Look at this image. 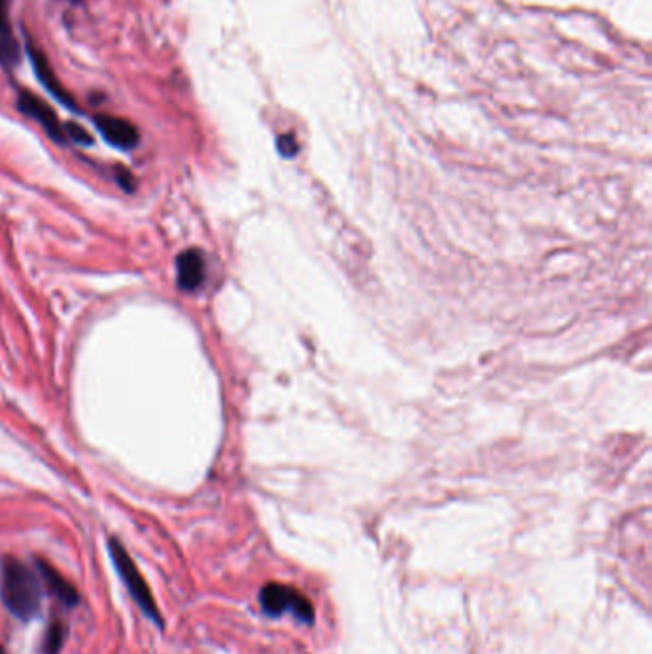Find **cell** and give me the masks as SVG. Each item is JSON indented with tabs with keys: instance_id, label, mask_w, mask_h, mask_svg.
<instances>
[{
	"instance_id": "cell-1",
	"label": "cell",
	"mask_w": 652,
	"mask_h": 654,
	"mask_svg": "<svg viewBox=\"0 0 652 654\" xmlns=\"http://www.w3.org/2000/svg\"><path fill=\"white\" fill-rule=\"evenodd\" d=\"M0 597L6 609L21 620H31L41 610V585L31 568L14 557H4L0 562Z\"/></svg>"
},
{
	"instance_id": "cell-2",
	"label": "cell",
	"mask_w": 652,
	"mask_h": 654,
	"mask_svg": "<svg viewBox=\"0 0 652 654\" xmlns=\"http://www.w3.org/2000/svg\"><path fill=\"white\" fill-rule=\"evenodd\" d=\"M110 555H111V560H113L117 572H119L123 584L126 585L128 593L133 595V599L136 601V605L140 607V610L146 614V617L151 622H155L161 627L163 625L161 612H159L158 603H155V599L150 592L146 580H143L140 570L136 568L134 560L130 559V555L126 553V549L115 538L110 540Z\"/></svg>"
},
{
	"instance_id": "cell-3",
	"label": "cell",
	"mask_w": 652,
	"mask_h": 654,
	"mask_svg": "<svg viewBox=\"0 0 652 654\" xmlns=\"http://www.w3.org/2000/svg\"><path fill=\"white\" fill-rule=\"evenodd\" d=\"M260 607L268 617H281L291 612L297 620L305 624L314 622V607L310 599L291 585L270 582L260 590Z\"/></svg>"
},
{
	"instance_id": "cell-4",
	"label": "cell",
	"mask_w": 652,
	"mask_h": 654,
	"mask_svg": "<svg viewBox=\"0 0 652 654\" xmlns=\"http://www.w3.org/2000/svg\"><path fill=\"white\" fill-rule=\"evenodd\" d=\"M25 54H28V58L31 61V68L37 75V81L45 86V90H48L50 96L54 100H58L61 106H65L69 111L81 113L75 98L60 83V78L56 77V71H54V68H52V63L48 61L46 54L41 48H37L35 43H31V38H28V43H25Z\"/></svg>"
},
{
	"instance_id": "cell-5",
	"label": "cell",
	"mask_w": 652,
	"mask_h": 654,
	"mask_svg": "<svg viewBox=\"0 0 652 654\" xmlns=\"http://www.w3.org/2000/svg\"><path fill=\"white\" fill-rule=\"evenodd\" d=\"M16 108L25 117H29V119H33V121H37L38 125H41L50 140H54L56 143L68 142V136H65V133H63V125L60 123L56 111L52 110V106H48V103L43 98H38L37 94L29 93V90L20 88Z\"/></svg>"
},
{
	"instance_id": "cell-6",
	"label": "cell",
	"mask_w": 652,
	"mask_h": 654,
	"mask_svg": "<svg viewBox=\"0 0 652 654\" xmlns=\"http://www.w3.org/2000/svg\"><path fill=\"white\" fill-rule=\"evenodd\" d=\"M93 123L98 128L102 138L117 150L130 151L140 143L138 128L128 119H123V117H115L110 113H98L93 117Z\"/></svg>"
},
{
	"instance_id": "cell-7",
	"label": "cell",
	"mask_w": 652,
	"mask_h": 654,
	"mask_svg": "<svg viewBox=\"0 0 652 654\" xmlns=\"http://www.w3.org/2000/svg\"><path fill=\"white\" fill-rule=\"evenodd\" d=\"M205 282V258L198 249L182 251L176 257V283L182 291H198Z\"/></svg>"
},
{
	"instance_id": "cell-8",
	"label": "cell",
	"mask_w": 652,
	"mask_h": 654,
	"mask_svg": "<svg viewBox=\"0 0 652 654\" xmlns=\"http://www.w3.org/2000/svg\"><path fill=\"white\" fill-rule=\"evenodd\" d=\"M10 0H0V68L12 73L21 61L20 41L8 18Z\"/></svg>"
},
{
	"instance_id": "cell-9",
	"label": "cell",
	"mask_w": 652,
	"mask_h": 654,
	"mask_svg": "<svg viewBox=\"0 0 652 654\" xmlns=\"http://www.w3.org/2000/svg\"><path fill=\"white\" fill-rule=\"evenodd\" d=\"M38 570H41L48 590L54 593L63 605L75 607L77 603H79V593H77L73 584L65 580L54 567H50L45 560H38Z\"/></svg>"
},
{
	"instance_id": "cell-10",
	"label": "cell",
	"mask_w": 652,
	"mask_h": 654,
	"mask_svg": "<svg viewBox=\"0 0 652 654\" xmlns=\"http://www.w3.org/2000/svg\"><path fill=\"white\" fill-rule=\"evenodd\" d=\"M63 133H65V136H68V140L79 143V146H93V143H94L93 135H90L85 127H81L79 123H75V121L65 123Z\"/></svg>"
},
{
	"instance_id": "cell-11",
	"label": "cell",
	"mask_w": 652,
	"mask_h": 654,
	"mask_svg": "<svg viewBox=\"0 0 652 654\" xmlns=\"http://www.w3.org/2000/svg\"><path fill=\"white\" fill-rule=\"evenodd\" d=\"M63 643V624L56 622L54 625L50 627V632L46 635V650L48 654H56L60 650Z\"/></svg>"
},
{
	"instance_id": "cell-12",
	"label": "cell",
	"mask_w": 652,
	"mask_h": 654,
	"mask_svg": "<svg viewBox=\"0 0 652 654\" xmlns=\"http://www.w3.org/2000/svg\"><path fill=\"white\" fill-rule=\"evenodd\" d=\"M115 178H117V182H119V186H121L125 192H128V193H133V192H134V188H136V180H134L133 173L128 171V168H125V167H117V168H115Z\"/></svg>"
},
{
	"instance_id": "cell-13",
	"label": "cell",
	"mask_w": 652,
	"mask_h": 654,
	"mask_svg": "<svg viewBox=\"0 0 652 654\" xmlns=\"http://www.w3.org/2000/svg\"><path fill=\"white\" fill-rule=\"evenodd\" d=\"M68 3H69V4H73V6H79V4H83V3H85V0H68Z\"/></svg>"
},
{
	"instance_id": "cell-14",
	"label": "cell",
	"mask_w": 652,
	"mask_h": 654,
	"mask_svg": "<svg viewBox=\"0 0 652 654\" xmlns=\"http://www.w3.org/2000/svg\"><path fill=\"white\" fill-rule=\"evenodd\" d=\"M0 654H4V650H3V649H0Z\"/></svg>"
}]
</instances>
